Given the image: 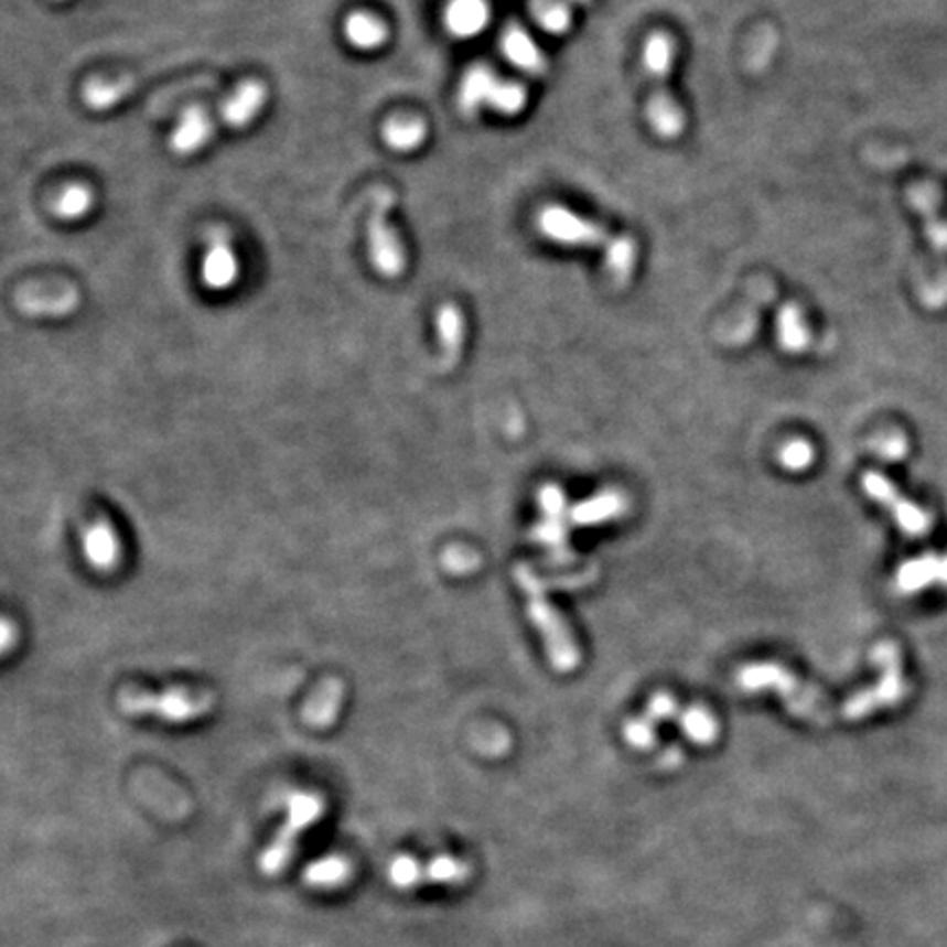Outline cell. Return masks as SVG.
I'll return each mask as SVG.
<instances>
[{"label": "cell", "instance_id": "5", "mask_svg": "<svg viewBox=\"0 0 947 947\" xmlns=\"http://www.w3.org/2000/svg\"><path fill=\"white\" fill-rule=\"evenodd\" d=\"M459 106L470 115L489 108L498 115L514 117L527 106V88L520 82L503 79L489 66L478 64L472 66L461 79Z\"/></svg>", "mask_w": 947, "mask_h": 947}, {"label": "cell", "instance_id": "38", "mask_svg": "<svg viewBox=\"0 0 947 947\" xmlns=\"http://www.w3.org/2000/svg\"><path fill=\"white\" fill-rule=\"evenodd\" d=\"M924 233H926V239H928L933 252H937L939 257L947 255V217L937 215L933 219H926Z\"/></svg>", "mask_w": 947, "mask_h": 947}, {"label": "cell", "instance_id": "27", "mask_svg": "<svg viewBox=\"0 0 947 947\" xmlns=\"http://www.w3.org/2000/svg\"><path fill=\"white\" fill-rule=\"evenodd\" d=\"M470 878V864L454 855H437L423 864V884L456 886Z\"/></svg>", "mask_w": 947, "mask_h": 947}, {"label": "cell", "instance_id": "4", "mask_svg": "<svg viewBox=\"0 0 947 947\" xmlns=\"http://www.w3.org/2000/svg\"><path fill=\"white\" fill-rule=\"evenodd\" d=\"M740 687L746 691H776L785 702L787 711L798 718L814 722H827L829 707L818 698V693L803 685L794 674L774 663H755L740 671Z\"/></svg>", "mask_w": 947, "mask_h": 947}, {"label": "cell", "instance_id": "24", "mask_svg": "<svg viewBox=\"0 0 947 947\" xmlns=\"http://www.w3.org/2000/svg\"><path fill=\"white\" fill-rule=\"evenodd\" d=\"M678 727L696 746H711L718 742L720 735L715 715L704 707H689L678 713Z\"/></svg>", "mask_w": 947, "mask_h": 947}, {"label": "cell", "instance_id": "37", "mask_svg": "<svg viewBox=\"0 0 947 947\" xmlns=\"http://www.w3.org/2000/svg\"><path fill=\"white\" fill-rule=\"evenodd\" d=\"M649 720H654V722H667V720H674V718H678V700L671 696V693H665V691H658V693H654L652 696V700L647 702V713H645Z\"/></svg>", "mask_w": 947, "mask_h": 947}, {"label": "cell", "instance_id": "33", "mask_svg": "<svg viewBox=\"0 0 947 947\" xmlns=\"http://www.w3.org/2000/svg\"><path fill=\"white\" fill-rule=\"evenodd\" d=\"M623 738L625 742L636 749V751H649L658 744V733H656V722L649 720L647 715L627 720L623 727Z\"/></svg>", "mask_w": 947, "mask_h": 947}, {"label": "cell", "instance_id": "8", "mask_svg": "<svg viewBox=\"0 0 947 947\" xmlns=\"http://www.w3.org/2000/svg\"><path fill=\"white\" fill-rule=\"evenodd\" d=\"M323 809H325V805H323V798L319 794L297 792V794L290 796V800H288V820L281 827V831L275 838V842L270 844V849L261 855V869L268 875H275V873H279V871L286 869V864L292 858L297 838L314 820L321 818Z\"/></svg>", "mask_w": 947, "mask_h": 947}, {"label": "cell", "instance_id": "17", "mask_svg": "<svg viewBox=\"0 0 947 947\" xmlns=\"http://www.w3.org/2000/svg\"><path fill=\"white\" fill-rule=\"evenodd\" d=\"M77 305H79V294L73 288H62L55 292L31 290V292H22L18 297V308L26 316H55V319H60V316L75 312Z\"/></svg>", "mask_w": 947, "mask_h": 947}, {"label": "cell", "instance_id": "12", "mask_svg": "<svg viewBox=\"0 0 947 947\" xmlns=\"http://www.w3.org/2000/svg\"><path fill=\"white\" fill-rule=\"evenodd\" d=\"M84 558L93 569L108 572L119 564L121 545L115 527L108 520H95L82 531Z\"/></svg>", "mask_w": 947, "mask_h": 947}, {"label": "cell", "instance_id": "31", "mask_svg": "<svg viewBox=\"0 0 947 947\" xmlns=\"http://www.w3.org/2000/svg\"><path fill=\"white\" fill-rule=\"evenodd\" d=\"M130 90H132V82H115V84L93 82L84 88V101L93 110H106L119 104L123 97H128Z\"/></svg>", "mask_w": 947, "mask_h": 947}, {"label": "cell", "instance_id": "3", "mask_svg": "<svg viewBox=\"0 0 947 947\" xmlns=\"http://www.w3.org/2000/svg\"><path fill=\"white\" fill-rule=\"evenodd\" d=\"M514 577H516V583L520 585V590L525 592L527 614L545 641L547 656H549L551 665L558 671L569 674L581 660V652H579V645L570 632L569 623L560 614V610L549 601L547 588L534 570L529 569L527 564H518L514 569Z\"/></svg>", "mask_w": 947, "mask_h": 947}, {"label": "cell", "instance_id": "21", "mask_svg": "<svg viewBox=\"0 0 947 947\" xmlns=\"http://www.w3.org/2000/svg\"><path fill=\"white\" fill-rule=\"evenodd\" d=\"M343 704V685L338 680H327L305 704L303 720L314 729H327L336 722Z\"/></svg>", "mask_w": 947, "mask_h": 947}, {"label": "cell", "instance_id": "41", "mask_svg": "<svg viewBox=\"0 0 947 947\" xmlns=\"http://www.w3.org/2000/svg\"><path fill=\"white\" fill-rule=\"evenodd\" d=\"M569 2L572 7H577V4H588L590 0H569Z\"/></svg>", "mask_w": 947, "mask_h": 947}, {"label": "cell", "instance_id": "18", "mask_svg": "<svg viewBox=\"0 0 947 947\" xmlns=\"http://www.w3.org/2000/svg\"><path fill=\"white\" fill-rule=\"evenodd\" d=\"M776 341L785 354H803L811 343V327L798 303H785L776 314Z\"/></svg>", "mask_w": 947, "mask_h": 947}, {"label": "cell", "instance_id": "26", "mask_svg": "<svg viewBox=\"0 0 947 947\" xmlns=\"http://www.w3.org/2000/svg\"><path fill=\"white\" fill-rule=\"evenodd\" d=\"M917 299L928 310H944L947 308V266L937 263V268L919 270L915 281Z\"/></svg>", "mask_w": 947, "mask_h": 947}, {"label": "cell", "instance_id": "40", "mask_svg": "<svg viewBox=\"0 0 947 947\" xmlns=\"http://www.w3.org/2000/svg\"><path fill=\"white\" fill-rule=\"evenodd\" d=\"M15 638H18V632L13 623L7 618H0V656H4L15 645Z\"/></svg>", "mask_w": 947, "mask_h": 947}, {"label": "cell", "instance_id": "35", "mask_svg": "<svg viewBox=\"0 0 947 947\" xmlns=\"http://www.w3.org/2000/svg\"><path fill=\"white\" fill-rule=\"evenodd\" d=\"M867 161L878 170H900L911 163V154L902 148H869Z\"/></svg>", "mask_w": 947, "mask_h": 947}, {"label": "cell", "instance_id": "30", "mask_svg": "<svg viewBox=\"0 0 947 947\" xmlns=\"http://www.w3.org/2000/svg\"><path fill=\"white\" fill-rule=\"evenodd\" d=\"M95 204V193L86 185H71L55 200V215L62 219H79Z\"/></svg>", "mask_w": 947, "mask_h": 947}, {"label": "cell", "instance_id": "11", "mask_svg": "<svg viewBox=\"0 0 947 947\" xmlns=\"http://www.w3.org/2000/svg\"><path fill=\"white\" fill-rule=\"evenodd\" d=\"M864 487H867V492H869L875 501H880L882 505H886V507L891 509V514L897 518V523L902 525V529H904L906 534H911V536H922V534H926V531L930 529V518H928V514H924L919 507H915V505L906 503L904 498H900V496L891 489L889 481H884L880 474H869V476L864 478Z\"/></svg>", "mask_w": 947, "mask_h": 947}, {"label": "cell", "instance_id": "29", "mask_svg": "<svg viewBox=\"0 0 947 947\" xmlns=\"http://www.w3.org/2000/svg\"><path fill=\"white\" fill-rule=\"evenodd\" d=\"M906 200H908L911 208L917 215H922V219L926 222V219L941 215L944 190L933 181H922V183H915L906 190Z\"/></svg>", "mask_w": 947, "mask_h": 947}, {"label": "cell", "instance_id": "10", "mask_svg": "<svg viewBox=\"0 0 947 947\" xmlns=\"http://www.w3.org/2000/svg\"><path fill=\"white\" fill-rule=\"evenodd\" d=\"M437 343L441 352V369L450 372L461 363L465 347V316L456 303H443L434 316Z\"/></svg>", "mask_w": 947, "mask_h": 947}, {"label": "cell", "instance_id": "14", "mask_svg": "<svg viewBox=\"0 0 947 947\" xmlns=\"http://www.w3.org/2000/svg\"><path fill=\"white\" fill-rule=\"evenodd\" d=\"M266 99H268V88L261 82H255V79L246 82L222 106V121L233 130H244L263 110Z\"/></svg>", "mask_w": 947, "mask_h": 947}, {"label": "cell", "instance_id": "2", "mask_svg": "<svg viewBox=\"0 0 947 947\" xmlns=\"http://www.w3.org/2000/svg\"><path fill=\"white\" fill-rule=\"evenodd\" d=\"M676 51V40L665 31L652 33L643 46V68L649 79L645 115L649 128L660 139H678L687 128V117L669 86Z\"/></svg>", "mask_w": 947, "mask_h": 947}, {"label": "cell", "instance_id": "23", "mask_svg": "<svg viewBox=\"0 0 947 947\" xmlns=\"http://www.w3.org/2000/svg\"><path fill=\"white\" fill-rule=\"evenodd\" d=\"M345 40L358 51H376L388 40V26L378 15L356 11L345 20Z\"/></svg>", "mask_w": 947, "mask_h": 947}, {"label": "cell", "instance_id": "1", "mask_svg": "<svg viewBox=\"0 0 947 947\" xmlns=\"http://www.w3.org/2000/svg\"><path fill=\"white\" fill-rule=\"evenodd\" d=\"M536 228L542 237L558 246L599 250L603 257V268L616 286H625L634 277L638 246L629 235L607 233L605 226L562 204H549L540 208L536 215Z\"/></svg>", "mask_w": 947, "mask_h": 947}, {"label": "cell", "instance_id": "15", "mask_svg": "<svg viewBox=\"0 0 947 947\" xmlns=\"http://www.w3.org/2000/svg\"><path fill=\"white\" fill-rule=\"evenodd\" d=\"M627 498L616 489H605L574 507H570L569 520L574 527H592L625 516Z\"/></svg>", "mask_w": 947, "mask_h": 947}, {"label": "cell", "instance_id": "25", "mask_svg": "<svg viewBox=\"0 0 947 947\" xmlns=\"http://www.w3.org/2000/svg\"><path fill=\"white\" fill-rule=\"evenodd\" d=\"M531 15L538 26L551 35H567L574 20L569 0H534Z\"/></svg>", "mask_w": 947, "mask_h": 947}, {"label": "cell", "instance_id": "36", "mask_svg": "<svg viewBox=\"0 0 947 947\" xmlns=\"http://www.w3.org/2000/svg\"><path fill=\"white\" fill-rule=\"evenodd\" d=\"M538 507H540V516H569L570 512L564 492L553 483L540 487Z\"/></svg>", "mask_w": 947, "mask_h": 947}, {"label": "cell", "instance_id": "16", "mask_svg": "<svg viewBox=\"0 0 947 947\" xmlns=\"http://www.w3.org/2000/svg\"><path fill=\"white\" fill-rule=\"evenodd\" d=\"M487 0H450L443 13L445 26L454 37H476L489 22Z\"/></svg>", "mask_w": 947, "mask_h": 947}, {"label": "cell", "instance_id": "6", "mask_svg": "<svg viewBox=\"0 0 947 947\" xmlns=\"http://www.w3.org/2000/svg\"><path fill=\"white\" fill-rule=\"evenodd\" d=\"M119 709L126 715H157L172 724H185L208 713L213 698L190 689H168L161 693L128 689L119 696Z\"/></svg>", "mask_w": 947, "mask_h": 947}, {"label": "cell", "instance_id": "34", "mask_svg": "<svg viewBox=\"0 0 947 947\" xmlns=\"http://www.w3.org/2000/svg\"><path fill=\"white\" fill-rule=\"evenodd\" d=\"M778 461H781V465H783V467L798 472V470H805L807 465H811V461H814V450H811V445H809L807 441H800V439H796V441H787V443L778 450Z\"/></svg>", "mask_w": 947, "mask_h": 947}, {"label": "cell", "instance_id": "28", "mask_svg": "<svg viewBox=\"0 0 947 947\" xmlns=\"http://www.w3.org/2000/svg\"><path fill=\"white\" fill-rule=\"evenodd\" d=\"M349 871H352V867L347 860L323 858V860L308 867L305 882L310 886H316V889H334V886H341L343 882H347Z\"/></svg>", "mask_w": 947, "mask_h": 947}, {"label": "cell", "instance_id": "13", "mask_svg": "<svg viewBox=\"0 0 947 947\" xmlns=\"http://www.w3.org/2000/svg\"><path fill=\"white\" fill-rule=\"evenodd\" d=\"M501 49L505 60L516 66L523 73L529 75H545L547 73V57L542 53V49L538 46V42L518 24H512L509 29H505L503 37H501Z\"/></svg>", "mask_w": 947, "mask_h": 947}, {"label": "cell", "instance_id": "19", "mask_svg": "<svg viewBox=\"0 0 947 947\" xmlns=\"http://www.w3.org/2000/svg\"><path fill=\"white\" fill-rule=\"evenodd\" d=\"M211 134H213V123L208 115L202 108L193 106L190 110H185L179 128L174 130L170 139V148L179 157H191L206 146Z\"/></svg>", "mask_w": 947, "mask_h": 947}, {"label": "cell", "instance_id": "39", "mask_svg": "<svg viewBox=\"0 0 947 947\" xmlns=\"http://www.w3.org/2000/svg\"><path fill=\"white\" fill-rule=\"evenodd\" d=\"M445 567L452 572H470L478 567V558L467 549H450L443 558Z\"/></svg>", "mask_w": 947, "mask_h": 947}, {"label": "cell", "instance_id": "20", "mask_svg": "<svg viewBox=\"0 0 947 947\" xmlns=\"http://www.w3.org/2000/svg\"><path fill=\"white\" fill-rule=\"evenodd\" d=\"M531 538L545 547L553 560V564L562 567L572 560L569 547V523L567 516H542L534 527Z\"/></svg>", "mask_w": 947, "mask_h": 947}, {"label": "cell", "instance_id": "9", "mask_svg": "<svg viewBox=\"0 0 947 947\" xmlns=\"http://www.w3.org/2000/svg\"><path fill=\"white\" fill-rule=\"evenodd\" d=\"M239 277V261L233 250L230 237L226 230L215 228L208 233L206 239V252L202 259V283L208 290L224 292L237 283Z\"/></svg>", "mask_w": 947, "mask_h": 947}, {"label": "cell", "instance_id": "22", "mask_svg": "<svg viewBox=\"0 0 947 947\" xmlns=\"http://www.w3.org/2000/svg\"><path fill=\"white\" fill-rule=\"evenodd\" d=\"M428 126L419 117H395L384 123L381 139L395 152H415L426 143Z\"/></svg>", "mask_w": 947, "mask_h": 947}, {"label": "cell", "instance_id": "32", "mask_svg": "<svg viewBox=\"0 0 947 947\" xmlns=\"http://www.w3.org/2000/svg\"><path fill=\"white\" fill-rule=\"evenodd\" d=\"M388 880L401 891L415 889L423 884V864L412 855H397L388 867Z\"/></svg>", "mask_w": 947, "mask_h": 947}, {"label": "cell", "instance_id": "7", "mask_svg": "<svg viewBox=\"0 0 947 947\" xmlns=\"http://www.w3.org/2000/svg\"><path fill=\"white\" fill-rule=\"evenodd\" d=\"M392 204H395V195L388 190H379L374 195L372 215L367 224L372 263L381 277H388V279H395L406 270V250L399 241L397 230L388 222Z\"/></svg>", "mask_w": 947, "mask_h": 947}]
</instances>
